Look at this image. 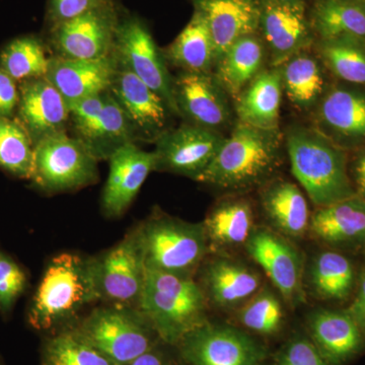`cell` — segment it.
Here are the masks:
<instances>
[{"mask_svg": "<svg viewBox=\"0 0 365 365\" xmlns=\"http://www.w3.org/2000/svg\"><path fill=\"white\" fill-rule=\"evenodd\" d=\"M128 365H179L174 357L163 350L160 344L141 355Z\"/></svg>", "mask_w": 365, "mask_h": 365, "instance_id": "ee69618b", "label": "cell"}, {"mask_svg": "<svg viewBox=\"0 0 365 365\" xmlns=\"http://www.w3.org/2000/svg\"><path fill=\"white\" fill-rule=\"evenodd\" d=\"M49 62L42 41L34 36L16 38L0 51V68L16 83L46 78Z\"/></svg>", "mask_w": 365, "mask_h": 365, "instance_id": "e575fe53", "label": "cell"}, {"mask_svg": "<svg viewBox=\"0 0 365 365\" xmlns=\"http://www.w3.org/2000/svg\"><path fill=\"white\" fill-rule=\"evenodd\" d=\"M98 299L107 306L138 309L146 266L135 228L93 258Z\"/></svg>", "mask_w": 365, "mask_h": 365, "instance_id": "7c38bea8", "label": "cell"}, {"mask_svg": "<svg viewBox=\"0 0 365 365\" xmlns=\"http://www.w3.org/2000/svg\"><path fill=\"white\" fill-rule=\"evenodd\" d=\"M281 163L278 130L237 122L198 181L228 192H246L270 181Z\"/></svg>", "mask_w": 365, "mask_h": 365, "instance_id": "6da1fadb", "label": "cell"}, {"mask_svg": "<svg viewBox=\"0 0 365 365\" xmlns=\"http://www.w3.org/2000/svg\"><path fill=\"white\" fill-rule=\"evenodd\" d=\"M196 276L209 307L232 313L265 285L258 269L232 253H209Z\"/></svg>", "mask_w": 365, "mask_h": 365, "instance_id": "5bb4252c", "label": "cell"}, {"mask_svg": "<svg viewBox=\"0 0 365 365\" xmlns=\"http://www.w3.org/2000/svg\"><path fill=\"white\" fill-rule=\"evenodd\" d=\"M146 268L196 277L210 253L202 222H188L155 211L135 227Z\"/></svg>", "mask_w": 365, "mask_h": 365, "instance_id": "5b68a950", "label": "cell"}, {"mask_svg": "<svg viewBox=\"0 0 365 365\" xmlns=\"http://www.w3.org/2000/svg\"><path fill=\"white\" fill-rule=\"evenodd\" d=\"M215 43L216 62L237 40L259 32L260 0H193ZM216 64V63H215Z\"/></svg>", "mask_w": 365, "mask_h": 365, "instance_id": "7402d4cb", "label": "cell"}, {"mask_svg": "<svg viewBox=\"0 0 365 365\" xmlns=\"http://www.w3.org/2000/svg\"><path fill=\"white\" fill-rule=\"evenodd\" d=\"M282 90L280 66L263 69L235 98L240 122L264 130H278Z\"/></svg>", "mask_w": 365, "mask_h": 365, "instance_id": "4316f807", "label": "cell"}, {"mask_svg": "<svg viewBox=\"0 0 365 365\" xmlns=\"http://www.w3.org/2000/svg\"><path fill=\"white\" fill-rule=\"evenodd\" d=\"M282 85L290 102L307 110L324 91L323 71L318 60L307 51L297 53L280 66Z\"/></svg>", "mask_w": 365, "mask_h": 365, "instance_id": "d6a6232c", "label": "cell"}, {"mask_svg": "<svg viewBox=\"0 0 365 365\" xmlns=\"http://www.w3.org/2000/svg\"><path fill=\"white\" fill-rule=\"evenodd\" d=\"M202 223L210 253H230L244 248L257 225L251 201L237 195L218 201Z\"/></svg>", "mask_w": 365, "mask_h": 365, "instance_id": "484cf974", "label": "cell"}, {"mask_svg": "<svg viewBox=\"0 0 365 365\" xmlns=\"http://www.w3.org/2000/svg\"><path fill=\"white\" fill-rule=\"evenodd\" d=\"M356 282L352 262L335 250H324L306 264L304 289L316 299L342 302L351 294Z\"/></svg>", "mask_w": 365, "mask_h": 365, "instance_id": "83f0119b", "label": "cell"}, {"mask_svg": "<svg viewBox=\"0 0 365 365\" xmlns=\"http://www.w3.org/2000/svg\"><path fill=\"white\" fill-rule=\"evenodd\" d=\"M307 327L309 338L330 365L347 364L364 348L365 336L346 311H314Z\"/></svg>", "mask_w": 365, "mask_h": 365, "instance_id": "cb8c5ba5", "label": "cell"}, {"mask_svg": "<svg viewBox=\"0 0 365 365\" xmlns=\"http://www.w3.org/2000/svg\"><path fill=\"white\" fill-rule=\"evenodd\" d=\"M287 150L292 174L317 207L356 195L344 150L324 134L292 127L287 135Z\"/></svg>", "mask_w": 365, "mask_h": 365, "instance_id": "277c9868", "label": "cell"}, {"mask_svg": "<svg viewBox=\"0 0 365 365\" xmlns=\"http://www.w3.org/2000/svg\"><path fill=\"white\" fill-rule=\"evenodd\" d=\"M188 365H260L266 349L240 327L206 322L176 346Z\"/></svg>", "mask_w": 365, "mask_h": 365, "instance_id": "30bf717a", "label": "cell"}, {"mask_svg": "<svg viewBox=\"0 0 365 365\" xmlns=\"http://www.w3.org/2000/svg\"><path fill=\"white\" fill-rule=\"evenodd\" d=\"M76 137L98 162L108 160L126 144L134 143L128 120L109 91L69 106Z\"/></svg>", "mask_w": 365, "mask_h": 365, "instance_id": "8fae6325", "label": "cell"}, {"mask_svg": "<svg viewBox=\"0 0 365 365\" xmlns=\"http://www.w3.org/2000/svg\"><path fill=\"white\" fill-rule=\"evenodd\" d=\"M118 63L126 67L165 101L173 114L180 115L174 93V79L165 58L148 26L137 16L120 18L114 50Z\"/></svg>", "mask_w": 365, "mask_h": 365, "instance_id": "9c48e42d", "label": "cell"}, {"mask_svg": "<svg viewBox=\"0 0 365 365\" xmlns=\"http://www.w3.org/2000/svg\"><path fill=\"white\" fill-rule=\"evenodd\" d=\"M319 121L327 130L350 140H365V95L333 88L322 100Z\"/></svg>", "mask_w": 365, "mask_h": 365, "instance_id": "1f68e13d", "label": "cell"}, {"mask_svg": "<svg viewBox=\"0 0 365 365\" xmlns=\"http://www.w3.org/2000/svg\"><path fill=\"white\" fill-rule=\"evenodd\" d=\"M307 235L333 250L365 246V199L356 194L317 207Z\"/></svg>", "mask_w": 365, "mask_h": 365, "instance_id": "603a6c76", "label": "cell"}, {"mask_svg": "<svg viewBox=\"0 0 365 365\" xmlns=\"http://www.w3.org/2000/svg\"><path fill=\"white\" fill-rule=\"evenodd\" d=\"M93 258L61 253L48 263L28 311L29 324L49 331L68 323L98 302Z\"/></svg>", "mask_w": 365, "mask_h": 365, "instance_id": "7a4b0ae2", "label": "cell"}, {"mask_svg": "<svg viewBox=\"0 0 365 365\" xmlns=\"http://www.w3.org/2000/svg\"><path fill=\"white\" fill-rule=\"evenodd\" d=\"M26 285L28 278L23 268L0 251V312L2 314H9L13 309Z\"/></svg>", "mask_w": 365, "mask_h": 365, "instance_id": "f35d334b", "label": "cell"}, {"mask_svg": "<svg viewBox=\"0 0 365 365\" xmlns=\"http://www.w3.org/2000/svg\"><path fill=\"white\" fill-rule=\"evenodd\" d=\"M138 309L163 344L177 346L209 321L210 307L195 278L146 268Z\"/></svg>", "mask_w": 365, "mask_h": 365, "instance_id": "3957f363", "label": "cell"}, {"mask_svg": "<svg viewBox=\"0 0 365 365\" xmlns=\"http://www.w3.org/2000/svg\"><path fill=\"white\" fill-rule=\"evenodd\" d=\"M319 52L324 63L336 76L354 85L365 86L364 41H319Z\"/></svg>", "mask_w": 365, "mask_h": 365, "instance_id": "74e56055", "label": "cell"}, {"mask_svg": "<svg viewBox=\"0 0 365 365\" xmlns=\"http://www.w3.org/2000/svg\"><path fill=\"white\" fill-rule=\"evenodd\" d=\"M260 365H267V364H264V362H263V364H261ZM273 365H274V364H273Z\"/></svg>", "mask_w": 365, "mask_h": 365, "instance_id": "7dc6e473", "label": "cell"}, {"mask_svg": "<svg viewBox=\"0 0 365 365\" xmlns=\"http://www.w3.org/2000/svg\"><path fill=\"white\" fill-rule=\"evenodd\" d=\"M260 203L269 227L292 241L306 237L312 213L306 196L294 182L270 180L261 187Z\"/></svg>", "mask_w": 365, "mask_h": 365, "instance_id": "d4e9b609", "label": "cell"}, {"mask_svg": "<svg viewBox=\"0 0 365 365\" xmlns=\"http://www.w3.org/2000/svg\"><path fill=\"white\" fill-rule=\"evenodd\" d=\"M356 284L354 299L346 312L350 314L365 336V269H362L359 273Z\"/></svg>", "mask_w": 365, "mask_h": 365, "instance_id": "7bdbcfd3", "label": "cell"}, {"mask_svg": "<svg viewBox=\"0 0 365 365\" xmlns=\"http://www.w3.org/2000/svg\"><path fill=\"white\" fill-rule=\"evenodd\" d=\"M274 365H330L317 349L311 338L295 335L290 338L275 356Z\"/></svg>", "mask_w": 365, "mask_h": 365, "instance_id": "ab89813d", "label": "cell"}, {"mask_svg": "<svg viewBox=\"0 0 365 365\" xmlns=\"http://www.w3.org/2000/svg\"><path fill=\"white\" fill-rule=\"evenodd\" d=\"M225 137L220 132L186 123L168 129L155 141V170L198 181L215 160Z\"/></svg>", "mask_w": 365, "mask_h": 365, "instance_id": "9a60e30c", "label": "cell"}, {"mask_svg": "<svg viewBox=\"0 0 365 365\" xmlns=\"http://www.w3.org/2000/svg\"><path fill=\"white\" fill-rule=\"evenodd\" d=\"M120 16L114 0L50 28L56 56L71 59L104 58L113 54Z\"/></svg>", "mask_w": 365, "mask_h": 365, "instance_id": "4fadbf2b", "label": "cell"}, {"mask_svg": "<svg viewBox=\"0 0 365 365\" xmlns=\"http://www.w3.org/2000/svg\"><path fill=\"white\" fill-rule=\"evenodd\" d=\"M20 102V88L16 81L0 68V117L13 118Z\"/></svg>", "mask_w": 365, "mask_h": 365, "instance_id": "b9f144b4", "label": "cell"}, {"mask_svg": "<svg viewBox=\"0 0 365 365\" xmlns=\"http://www.w3.org/2000/svg\"><path fill=\"white\" fill-rule=\"evenodd\" d=\"M353 176H354L355 192L357 195L365 199V150L359 153L353 167Z\"/></svg>", "mask_w": 365, "mask_h": 365, "instance_id": "f6af8a7d", "label": "cell"}, {"mask_svg": "<svg viewBox=\"0 0 365 365\" xmlns=\"http://www.w3.org/2000/svg\"><path fill=\"white\" fill-rule=\"evenodd\" d=\"M260 1L277 2V4H297V2H306L307 0H260Z\"/></svg>", "mask_w": 365, "mask_h": 365, "instance_id": "bcb514c9", "label": "cell"}, {"mask_svg": "<svg viewBox=\"0 0 365 365\" xmlns=\"http://www.w3.org/2000/svg\"><path fill=\"white\" fill-rule=\"evenodd\" d=\"M109 91L123 110L136 140L155 143L169 129L172 112L165 101L118 61Z\"/></svg>", "mask_w": 365, "mask_h": 365, "instance_id": "2e32d148", "label": "cell"}, {"mask_svg": "<svg viewBox=\"0 0 365 365\" xmlns=\"http://www.w3.org/2000/svg\"><path fill=\"white\" fill-rule=\"evenodd\" d=\"M16 120L35 146L47 137L66 132L68 104L47 78L29 79L21 83Z\"/></svg>", "mask_w": 365, "mask_h": 365, "instance_id": "ffe728a7", "label": "cell"}, {"mask_svg": "<svg viewBox=\"0 0 365 365\" xmlns=\"http://www.w3.org/2000/svg\"><path fill=\"white\" fill-rule=\"evenodd\" d=\"M265 44L258 34L237 40L223 53L213 73L223 90L235 100L263 69Z\"/></svg>", "mask_w": 365, "mask_h": 365, "instance_id": "f1b7e54d", "label": "cell"}, {"mask_svg": "<svg viewBox=\"0 0 365 365\" xmlns=\"http://www.w3.org/2000/svg\"><path fill=\"white\" fill-rule=\"evenodd\" d=\"M76 329L116 365H128L162 342L148 319L133 307H98Z\"/></svg>", "mask_w": 365, "mask_h": 365, "instance_id": "8992f818", "label": "cell"}, {"mask_svg": "<svg viewBox=\"0 0 365 365\" xmlns=\"http://www.w3.org/2000/svg\"><path fill=\"white\" fill-rule=\"evenodd\" d=\"M260 2L259 31L270 52L273 67L280 66L297 53L307 51L313 43L314 34L306 2Z\"/></svg>", "mask_w": 365, "mask_h": 365, "instance_id": "e0dca14e", "label": "cell"}, {"mask_svg": "<svg viewBox=\"0 0 365 365\" xmlns=\"http://www.w3.org/2000/svg\"><path fill=\"white\" fill-rule=\"evenodd\" d=\"M174 93L180 116L188 123L220 132L232 122L228 95L213 73L182 71L174 79Z\"/></svg>", "mask_w": 365, "mask_h": 365, "instance_id": "ac0fdd59", "label": "cell"}, {"mask_svg": "<svg viewBox=\"0 0 365 365\" xmlns=\"http://www.w3.org/2000/svg\"><path fill=\"white\" fill-rule=\"evenodd\" d=\"M98 163L78 138L61 132L34 146L30 180L47 193L76 191L98 181Z\"/></svg>", "mask_w": 365, "mask_h": 365, "instance_id": "52a82bcc", "label": "cell"}, {"mask_svg": "<svg viewBox=\"0 0 365 365\" xmlns=\"http://www.w3.org/2000/svg\"><path fill=\"white\" fill-rule=\"evenodd\" d=\"M284 300L273 287L264 285L260 292L235 312L240 328L264 337L277 335L284 327Z\"/></svg>", "mask_w": 365, "mask_h": 365, "instance_id": "836d02e7", "label": "cell"}, {"mask_svg": "<svg viewBox=\"0 0 365 365\" xmlns=\"http://www.w3.org/2000/svg\"><path fill=\"white\" fill-rule=\"evenodd\" d=\"M163 56L182 71L211 73L216 63L215 43L200 14L194 11L188 25L167 48Z\"/></svg>", "mask_w": 365, "mask_h": 365, "instance_id": "4dcf8cb0", "label": "cell"}, {"mask_svg": "<svg viewBox=\"0 0 365 365\" xmlns=\"http://www.w3.org/2000/svg\"><path fill=\"white\" fill-rule=\"evenodd\" d=\"M244 249L267 276L287 306L295 309L306 302L307 262L292 240L268 225H256Z\"/></svg>", "mask_w": 365, "mask_h": 365, "instance_id": "ba28073f", "label": "cell"}, {"mask_svg": "<svg viewBox=\"0 0 365 365\" xmlns=\"http://www.w3.org/2000/svg\"><path fill=\"white\" fill-rule=\"evenodd\" d=\"M40 365H116L96 349L76 329L47 338L41 349Z\"/></svg>", "mask_w": 365, "mask_h": 365, "instance_id": "d590c367", "label": "cell"}, {"mask_svg": "<svg viewBox=\"0 0 365 365\" xmlns=\"http://www.w3.org/2000/svg\"><path fill=\"white\" fill-rule=\"evenodd\" d=\"M110 172L102 194V210L108 217L123 215L148 179L155 170V153L126 144L109 158Z\"/></svg>", "mask_w": 365, "mask_h": 365, "instance_id": "d6986e66", "label": "cell"}, {"mask_svg": "<svg viewBox=\"0 0 365 365\" xmlns=\"http://www.w3.org/2000/svg\"><path fill=\"white\" fill-rule=\"evenodd\" d=\"M34 143L18 120L0 117V169L11 176L30 179Z\"/></svg>", "mask_w": 365, "mask_h": 365, "instance_id": "8d00e7d4", "label": "cell"}, {"mask_svg": "<svg viewBox=\"0 0 365 365\" xmlns=\"http://www.w3.org/2000/svg\"><path fill=\"white\" fill-rule=\"evenodd\" d=\"M309 21L321 41L365 42V0H314Z\"/></svg>", "mask_w": 365, "mask_h": 365, "instance_id": "f546056e", "label": "cell"}, {"mask_svg": "<svg viewBox=\"0 0 365 365\" xmlns=\"http://www.w3.org/2000/svg\"><path fill=\"white\" fill-rule=\"evenodd\" d=\"M117 69L114 53L98 59L51 57L46 78L69 106L110 90Z\"/></svg>", "mask_w": 365, "mask_h": 365, "instance_id": "44dd1931", "label": "cell"}, {"mask_svg": "<svg viewBox=\"0 0 365 365\" xmlns=\"http://www.w3.org/2000/svg\"><path fill=\"white\" fill-rule=\"evenodd\" d=\"M110 1L111 0H49L47 9L48 25L52 28Z\"/></svg>", "mask_w": 365, "mask_h": 365, "instance_id": "60d3db41", "label": "cell"}]
</instances>
